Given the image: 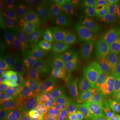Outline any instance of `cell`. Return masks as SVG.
I'll list each match as a JSON object with an SVG mask.
<instances>
[{"instance_id":"6da1fadb","label":"cell","mask_w":120,"mask_h":120,"mask_svg":"<svg viewBox=\"0 0 120 120\" xmlns=\"http://www.w3.org/2000/svg\"><path fill=\"white\" fill-rule=\"evenodd\" d=\"M85 3L83 1H72V4L64 9L57 16L71 36L77 38L86 30L83 11Z\"/></svg>"},{"instance_id":"7a4b0ae2","label":"cell","mask_w":120,"mask_h":120,"mask_svg":"<svg viewBox=\"0 0 120 120\" xmlns=\"http://www.w3.org/2000/svg\"><path fill=\"white\" fill-rule=\"evenodd\" d=\"M83 48L88 56L90 68L93 71L106 68L111 60L118 55L113 49L96 44H87Z\"/></svg>"},{"instance_id":"3957f363","label":"cell","mask_w":120,"mask_h":120,"mask_svg":"<svg viewBox=\"0 0 120 120\" xmlns=\"http://www.w3.org/2000/svg\"><path fill=\"white\" fill-rule=\"evenodd\" d=\"M79 103L86 115L92 113H109V105L94 92V89L84 87L79 95Z\"/></svg>"},{"instance_id":"277c9868","label":"cell","mask_w":120,"mask_h":120,"mask_svg":"<svg viewBox=\"0 0 120 120\" xmlns=\"http://www.w3.org/2000/svg\"><path fill=\"white\" fill-rule=\"evenodd\" d=\"M40 31L43 35L55 39L65 46L68 43L70 35L66 28L55 16H50L46 19Z\"/></svg>"},{"instance_id":"5b68a950","label":"cell","mask_w":120,"mask_h":120,"mask_svg":"<svg viewBox=\"0 0 120 120\" xmlns=\"http://www.w3.org/2000/svg\"><path fill=\"white\" fill-rule=\"evenodd\" d=\"M31 42L32 45L36 46L45 61L49 57L61 50L64 47L62 43L55 39L43 35L40 30H36L32 32Z\"/></svg>"},{"instance_id":"8992f818","label":"cell","mask_w":120,"mask_h":120,"mask_svg":"<svg viewBox=\"0 0 120 120\" xmlns=\"http://www.w3.org/2000/svg\"><path fill=\"white\" fill-rule=\"evenodd\" d=\"M28 56L35 73L37 89L44 87L47 81V66L36 46L31 45L28 50Z\"/></svg>"},{"instance_id":"52a82bcc","label":"cell","mask_w":120,"mask_h":120,"mask_svg":"<svg viewBox=\"0 0 120 120\" xmlns=\"http://www.w3.org/2000/svg\"><path fill=\"white\" fill-rule=\"evenodd\" d=\"M46 87L62 98H68L79 92L80 88L59 76H51L48 79Z\"/></svg>"},{"instance_id":"ba28073f","label":"cell","mask_w":120,"mask_h":120,"mask_svg":"<svg viewBox=\"0 0 120 120\" xmlns=\"http://www.w3.org/2000/svg\"><path fill=\"white\" fill-rule=\"evenodd\" d=\"M73 53V49L71 46H64V48L49 57L45 61L48 72L49 75L57 76L64 69V67L71 60Z\"/></svg>"},{"instance_id":"9c48e42d","label":"cell","mask_w":120,"mask_h":120,"mask_svg":"<svg viewBox=\"0 0 120 120\" xmlns=\"http://www.w3.org/2000/svg\"><path fill=\"white\" fill-rule=\"evenodd\" d=\"M54 112L62 120H83L81 107L71 97L63 98Z\"/></svg>"},{"instance_id":"30bf717a","label":"cell","mask_w":120,"mask_h":120,"mask_svg":"<svg viewBox=\"0 0 120 120\" xmlns=\"http://www.w3.org/2000/svg\"><path fill=\"white\" fill-rule=\"evenodd\" d=\"M23 17L32 31L40 30L49 17V13L40 4H33L26 6Z\"/></svg>"},{"instance_id":"8fae6325","label":"cell","mask_w":120,"mask_h":120,"mask_svg":"<svg viewBox=\"0 0 120 120\" xmlns=\"http://www.w3.org/2000/svg\"><path fill=\"white\" fill-rule=\"evenodd\" d=\"M92 40L97 42L117 45L118 43L117 34L113 26L104 19L94 28L91 34Z\"/></svg>"},{"instance_id":"7c38bea8","label":"cell","mask_w":120,"mask_h":120,"mask_svg":"<svg viewBox=\"0 0 120 120\" xmlns=\"http://www.w3.org/2000/svg\"><path fill=\"white\" fill-rule=\"evenodd\" d=\"M117 75L109 73L106 68L94 70L87 76V83L94 90L107 87L116 79Z\"/></svg>"},{"instance_id":"4fadbf2b","label":"cell","mask_w":120,"mask_h":120,"mask_svg":"<svg viewBox=\"0 0 120 120\" xmlns=\"http://www.w3.org/2000/svg\"><path fill=\"white\" fill-rule=\"evenodd\" d=\"M31 94L27 90L21 87L10 89L6 94V98L19 116H22Z\"/></svg>"},{"instance_id":"5bb4252c","label":"cell","mask_w":120,"mask_h":120,"mask_svg":"<svg viewBox=\"0 0 120 120\" xmlns=\"http://www.w3.org/2000/svg\"><path fill=\"white\" fill-rule=\"evenodd\" d=\"M7 66L12 76L19 87L22 88L21 73L22 60L19 52L13 48L8 49L6 54Z\"/></svg>"},{"instance_id":"9a60e30c","label":"cell","mask_w":120,"mask_h":120,"mask_svg":"<svg viewBox=\"0 0 120 120\" xmlns=\"http://www.w3.org/2000/svg\"><path fill=\"white\" fill-rule=\"evenodd\" d=\"M19 53L21 57L22 64L21 73L22 86H25L28 89L34 87L36 84L35 73L28 59V51L19 52Z\"/></svg>"},{"instance_id":"2e32d148","label":"cell","mask_w":120,"mask_h":120,"mask_svg":"<svg viewBox=\"0 0 120 120\" xmlns=\"http://www.w3.org/2000/svg\"><path fill=\"white\" fill-rule=\"evenodd\" d=\"M6 27V26H5ZM10 44L19 52H25L28 50L31 46L30 38L25 34L18 31L6 27Z\"/></svg>"},{"instance_id":"e0dca14e","label":"cell","mask_w":120,"mask_h":120,"mask_svg":"<svg viewBox=\"0 0 120 120\" xmlns=\"http://www.w3.org/2000/svg\"><path fill=\"white\" fill-rule=\"evenodd\" d=\"M83 15L86 30L91 32L105 19L102 12L99 11L97 8L88 4V5L86 4L85 6L83 11Z\"/></svg>"},{"instance_id":"ac0fdd59","label":"cell","mask_w":120,"mask_h":120,"mask_svg":"<svg viewBox=\"0 0 120 120\" xmlns=\"http://www.w3.org/2000/svg\"><path fill=\"white\" fill-rule=\"evenodd\" d=\"M22 116L26 120H45V114L38 101L30 97Z\"/></svg>"},{"instance_id":"d6986e66","label":"cell","mask_w":120,"mask_h":120,"mask_svg":"<svg viewBox=\"0 0 120 120\" xmlns=\"http://www.w3.org/2000/svg\"><path fill=\"white\" fill-rule=\"evenodd\" d=\"M4 26L25 34L31 38L33 31L27 25L23 16H17L11 15L3 22Z\"/></svg>"},{"instance_id":"ffe728a7","label":"cell","mask_w":120,"mask_h":120,"mask_svg":"<svg viewBox=\"0 0 120 120\" xmlns=\"http://www.w3.org/2000/svg\"><path fill=\"white\" fill-rule=\"evenodd\" d=\"M94 91L109 106L120 100V81L102 90H94Z\"/></svg>"},{"instance_id":"44dd1931","label":"cell","mask_w":120,"mask_h":120,"mask_svg":"<svg viewBox=\"0 0 120 120\" xmlns=\"http://www.w3.org/2000/svg\"><path fill=\"white\" fill-rule=\"evenodd\" d=\"M60 74L61 77L67 81L77 86L85 83L87 79V76L85 72L74 66L66 67Z\"/></svg>"},{"instance_id":"7402d4cb","label":"cell","mask_w":120,"mask_h":120,"mask_svg":"<svg viewBox=\"0 0 120 120\" xmlns=\"http://www.w3.org/2000/svg\"><path fill=\"white\" fill-rule=\"evenodd\" d=\"M70 61L73 66L85 72H88L91 69L88 56L84 48H78L73 52Z\"/></svg>"},{"instance_id":"603a6c76","label":"cell","mask_w":120,"mask_h":120,"mask_svg":"<svg viewBox=\"0 0 120 120\" xmlns=\"http://www.w3.org/2000/svg\"><path fill=\"white\" fill-rule=\"evenodd\" d=\"M72 1L64 0H45L39 2L50 16H55L56 13L58 14L64 9L70 6Z\"/></svg>"},{"instance_id":"cb8c5ba5","label":"cell","mask_w":120,"mask_h":120,"mask_svg":"<svg viewBox=\"0 0 120 120\" xmlns=\"http://www.w3.org/2000/svg\"><path fill=\"white\" fill-rule=\"evenodd\" d=\"M105 19L112 26L120 27V8L115 2V0H111L110 3L103 12Z\"/></svg>"},{"instance_id":"d4e9b609","label":"cell","mask_w":120,"mask_h":120,"mask_svg":"<svg viewBox=\"0 0 120 120\" xmlns=\"http://www.w3.org/2000/svg\"><path fill=\"white\" fill-rule=\"evenodd\" d=\"M37 92L40 94H42L45 98L46 99L49 105V109L51 111H54L57 107L58 106L59 103L62 100V98L51 92L49 90L47 89L46 87L41 89L37 90Z\"/></svg>"},{"instance_id":"484cf974","label":"cell","mask_w":120,"mask_h":120,"mask_svg":"<svg viewBox=\"0 0 120 120\" xmlns=\"http://www.w3.org/2000/svg\"><path fill=\"white\" fill-rule=\"evenodd\" d=\"M0 114L7 117L19 116L17 112L15 110L4 94H1L0 98Z\"/></svg>"},{"instance_id":"4316f807","label":"cell","mask_w":120,"mask_h":120,"mask_svg":"<svg viewBox=\"0 0 120 120\" xmlns=\"http://www.w3.org/2000/svg\"><path fill=\"white\" fill-rule=\"evenodd\" d=\"M11 7L12 15L17 16H23L26 9V1L23 0L9 1Z\"/></svg>"},{"instance_id":"83f0119b","label":"cell","mask_w":120,"mask_h":120,"mask_svg":"<svg viewBox=\"0 0 120 120\" xmlns=\"http://www.w3.org/2000/svg\"><path fill=\"white\" fill-rule=\"evenodd\" d=\"M12 15L11 7L10 3L8 1H0V21L4 22L5 19Z\"/></svg>"},{"instance_id":"f1b7e54d","label":"cell","mask_w":120,"mask_h":120,"mask_svg":"<svg viewBox=\"0 0 120 120\" xmlns=\"http://www.w3.org/2000/svg\"><path fill=\"white\" fill-rule=\"evenodd\" d=\"M106 70L113 75L120 74V55H118L111 60L106 67Z\"/></svg>"},{"instance_id":"f546056e","label":"cell","mask_w":120,"mask_h":120,"mask_svg":"<svg viewBox=\"0 0 120 120\" xmlns=\"http://www.w3.org/2000/svg\"><path fill=\"white\" fill-rule=\"evenodd\" d=\"M109 113L112 120H120V100L109 106Z\"/></svg>"},{"instance_id":"4dcf8cb0","label":"cell","mask_w":120,"mask_h":120,"mask_svg":"<svg viewBox=\"0 0 120 120\" xmlns=\"http://www.w3.org/2000/svg\"><path fill=\"white\" fill-rule=\"evenodd\" d=\"M0 44L2 47L9 49H11L6 27L4 23L1 21H0Z\"/></svg>"},{"instance_id":"1f68e13d","label":"cell","mask_w":120,"mask_h":120,"mask_svg":"<svg viewBox=\"0 0 120 120\" xmlns=\"http://www.w3.org/2000/svg\"><path fill=\"white\" fill-rule=\"evenodd\" d=\"M111 0H88L86 2L88 4L97 8L99 11L103 12L110 3Z\"/></svg>"},{"instance_id":"d6a6232c","label":"cell","mask_w":120,"mask_h":120,"mask_svg":"<svg viewBox=\"0 0 120 120\" xmlns=\"http://www.w3.org/2000/svg\"><path fill=\"white\" fill-rule=\"evenodd\" d=\"M11 77L7 71L4 67L1 68V88L4 90L6 89L11 83Z\"/></svg>"},{"instance_id":"836d02e7","label":"cell","mask_w":120,"mask_h":120,"mask_svg":"<svg viewBox=\"0 0 120 120\" xmlns=\"http://www.w3.org/2000/svg\"><path fill=\"white\" fill-rule=\"evenodd\" d=\"M85 120H112L109 113H92L86 115Z\"/></svg>"},{"instance_id":"e575fe53","label":"cell","mask_w":120,"mask_h":120,"mask_svg":"<svg viewBox=\"0 0 120 120\" xmlns=\"http://www.w3.org/2000/svg\"><path fill=\"white\" fill-rule=\"evenodd\" d=\"M37 101H38L39 105L41 106V109H42L43 111L45 113L51 111L50 109H49V103H48L46 99L45 98V97L43 95L39 94L38 98Z\"/></svg>"},{"instance_id":"d590c367","label":"cell","mask_w":120,"mask_h":120,"mask_svg":"<svg viewBox=\"0 0 120 120\" xmlns=\"http://www.w3.org/2000/svg\"><path fill=\"white\" fill-rule=\"evenodd\" d=\"M45 114V120H62L54 111H49Z\"/></svg>"},{"instance_id":"8d00e7d4","label":"cell","mask_w":120,"mask_h":120,"mask_svg":"<svg viewBox=\"0 0 120 120\" xmlns=\"http://www.w3.org/2000/svg\"><path fill=\"white\" fill-rule=\"evenodd\" d=\"M10 117H7L4 115H0V120H8Z\"/></svg>"},{"instance_id":"74e56055","label":"cell","mask_w":120,"mask_h":120,"mask_svg":"<svg viewBox=\"0 0 120 120\" xmlns=\"http://www.w3.org/2000/svg\"><path fill=\"white\" fill-rule=\"evenodd\" d=\"M13 120H26L25 119H23V118H20V117H13Z\"/></svg>"},{"instance_id":"f35d334b","label":"cell","mask_w":120,"mask_h":120,"mask_svg":"<svg viewBox=\"0 0 120 120\" xmlns=\"http://www.w3.org/2000/svg\"><path fill=\"white\" fill-rule=\"evenodd\" d=\"M115 2L117 4L118 6L120 8V0H115Z\"/></svg>"},{"instance_id":"ab89813d","label":"cell","mask_w":120,"mask_h":120,"mask_svg":"<svg viewBox=\"0 0 120 120\" xmlns=\"http://www.w3.org/2000/svg\"><path fill=\"white\" fill-rule=\"evenodd\" d=\"M8 120H13V117H10V118H9Z\"/></svg>"}]
</instances>
